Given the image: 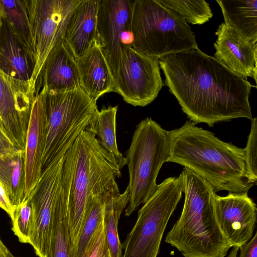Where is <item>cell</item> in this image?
Returning <instances> with one entry per match:
<instances>
[{"label": "cell", "instance_id": "cell-1", "mask_svg": "<svg viewBox=\"0 0 257 257\" xmlns=\"http://www.w3.org/2000/svg\"><path fill=\"white\" fill-rule=\"evenodd\" d=\"M165 83L194 125L253 117L250 83L199 48L158 60Z\"/></svg>", "mask_w": 257, "mask_h": 257}, {"label": "cell", "instance_id": "cell-2", "mask_svg": "<svg viewBox=\"0 0 257 257\" xmlns=\"http://www.w3.org/2000/svg\"><path fill=\"white\" fill-rule=\"evenodd\" d=\"M170 151L166 162L175 163L201 177L215 192H248L244 150L223 142L212 133L187 120L169 131Z\"/></svg>", "mask_w": 257, "mask_h": 257}, {"label": "cell", "instance_id": "cell-3", "mask_svg": "<svg viewBox=\"0 0 257 257\" xmlns=\"http://www.w3.org/2000/svg\"><path fill=\"white\" fill-rule=\"evenodd\" d=\"M181 174L183 208L165 242L184 257H225L231 246L218 223L216 192L209 183L188 168L184 167Z\"/></svg>", "mask_w": 257, "mask_h": 257}, {"label": "cell", "instance_id": "cell-4", "mask_svg": "<svg viewBox=\"0 0 257 257\" xmlns=\"http://www.w3.org/2000/svg\"><path fill=\"white\" fill-rule=\"evenodd\" d=\"M72 175L68 222L72 242L77 241L86 208L94 196L120 193L116 178L122 168L114 156L100 145L96 136L84 131L69 149Z\"/></svg>", "mask_w": 257, "mask_h": 257}, {"label": "cell", "instance_id": "cell-5", "mask_svg": "<svg viewBox=\"0 0 257 257\" xmlns=\"http://www.w3.org/2000/svg\"><path fill=\"white\" fill-rule=\"evenodd\" d=\"M131 30L132 46L157 60L198 48L195 34L184 18L157 0L134 1Z\"/></svg>", "mask_w": 257, "mask_h": 257}, {"label": "cell", "instance_id": "cell-6", "mask_svg": "<svg viewBox=\"0 0 257 257\" xmlns=\"http://www.w3.org/2000/svg\"><path fill=\"white\" fill-rule=\"evenodd\" d=\"M39 93L47 119L43 171L56 158L65 155L80 134L88 129L98 110L96 102L81 88L63 92L42 89Z\"/></svg>", "mask_w": 257, "mask_h": 257}, {"label": "cell", "instance_id": "cell-7", "mask_svg": "<svg viewBox=\"0 0 257 257\" xmlns=\"http://www.w3.org/2000/svg\"><path fill=\"white\" fill-rule=\"evenodd\" d=\"M170 151L169 131L155 120L147 117L136 126L125 157L130 195L125 216L131 215L154 194L158 187L157 177Z\"/></svg>", "mask_w": 257, "mask_h": 257}, {"label": "cell", "instance_id": "cell-8", "mask_svg": "<svg viewBox=\"0 0 257 257\" xmlns=\"http://www.w3.org/2000/svg\"><path fill=\"white\" fill-rule=\"evenodd\" d=\"M183 193L181 173L158 185L139 210L136 224L122 244L121 257H157L167 223Z\"/></svg>", "mask_w": 257, "mask_h": 257}, {"label": "cell", "instance_id": "cell-9", "mask_svg": "<svg viewBox=\"0 0 257 257\" xmlns=\"http://www.w3.org/2000/svg\"><path fill=\"white\" fill-rule=\"evenodd\" d=\"M113 81L114 92L120 94L126 103L142 107L153 101L164 85L158 60L132 45L122 46Z\"/></svg>", "mask_w": 257, "mask_h": 257}, {"label": "cell", "instance_id": "cell-10", "mask_svg": "<svg viewBox=\"0 0 257 257\" xmlns=\"http://www.w3.org/2000/svg\"><path fill=\"white\" fill-rule=\"evenodd\" d=\"M81 1L27 0L35 59L32 80L36 87L47 56L64 40L69 19Z\"/></svg>", "mask_w": 257, "mask_h": 257}, {"label": "cell", "instance_id": "cell-11", "mask_svg": "<svg viewBox=\"0 0 257 257\" xmlns=\"http://www.w3.org/2000/svg\"><path fill=\"white\" fill-rule=\"evenodd\" d=\"M64 156L56 158L42 171L29 197L33 214L30 244L39 257H50L52 214L62 188Z\"/></svg>", "mask_w": 257, "mask_h": 257}, {"label": "cell", "instance_id": "cell-12", "mask_svg": "<svg viewBox=\"0 0 257 257\" xmlns=\"http://www.w3.org/2000/svg\"><path fill=\"white\" fill-rule=\"evenodd\" d=\"M36 94L34 84L13 78L0 70V119L10 139L19 149L25 150Z\"/></svg>", "mask_w": 257, "mask_h": 257}, {"label": "cell", "instance_id": "cell-13", "mask_svg": "<svg viewBox=\"0 0 257 257\" xmlns=\"http://www.w3.org/2000/svg\"><path fill=\"white\" fill-rule=\"evenodd\" d=\"M134 1L100 0L98 11L96 41L102 50L113 77L120 58L121 38L131 30Z\"/></svg>", "mask_w": 257, "mask_h": 257}, {"label": "cell", "instance_id": "cell-14", "mask_svg": "<svg viewBox=\"0 0 257 257\" xmlns=\"http://www.w3.org/2000/svg\"><path fill=\"white\" fill-rule=\"evenodd\" d=\"M215 207L220 228L231 247H239L252 237L257 208L247 192L216 194Z\"/></svg>", "mask_w": 257, "mask_h": 257}, {"label": "cell", "instance_id": "cell-15", "mask_svg": "<svg viewBox=\"0 0 257 257\" xmlns=\"http://www.w3.org/2000/svg\"><path fill=\"white\" fill-rule=\"evenodd\" d=\"M215 34L214 57L245 79L251 77L256 82L257 44L247 41L224 23L218 26Z\"/></svg>", "mask_w": 257, "mask_h": 257}, {"label": "cell", "instance_id": "cell-16", "mask_svg": "<svg viewBox=\"0 0 257 257\" xmlns=\"http://www.w3.org/2000/svg\"><path fill=\"white\" fill-rule=\"evenodd\" d=\"M47 136V119L42 95L35 96L27 128L25 160V188L24 200L37 186L42 171V161Z\"/></svg>", "mask_w": 257, "mask_h": 257}, {"label": "cell", "instance_id": "cell-17", "mask_svg": "<svg viewBox=\"0 0 257 257\" xmlns=\"http://www.w3.org/2000/svg\"><path fill=\"white\" fill-rule=\"evenodd\" d=\"M41 87L56 92L81 88L76 59L64 40L47 56L37 84L36 95Z\"/></svg>", "mask_w": 257, "mask_h": 257}, {"label": "cell", "instance_id": "cell-18", "mask_svg": "<svg viewBox=\"0 0 257 257\" xmlns=\"http://www.w3.org/2000/svg\"><path fill=\"white\" fill-rule=\"evenodd\" d=\"M76 61L80 87L91 99L114 92L112 74L96 40Z\"/></svg>", "mask_w": 257, "mask_h": 257}, {"label": "cell", "instance_id": "cell-19", "mask_svg": "<svg viewBox=\"0 0 257 257\" xmlns=\"http://www.w3.org/2000/svg\"><path fill=\"white\" fill-rule=\"evenodd\" d=\"M100 0H82L68 21L64 40L76 60L96 40Z\"/></svg>", "mask_w": 257, "mask_h": 257}, {"label": "cell", "instance_id": "cell-20", "mask_svg": "<svg viewBox=\"0 0 257 257\" xmlns=\"http://www.w3.org/2000/svg\"><path fill=\"white\" fill-rule=\"evenodd\" d=\"M35 65L30 55L16 37L5 18L0 27V70L16 79L32 80Z\"/></svg>", "mask_w": 257, "mask_h": 257}, {"label": "cell", "instance_id": "cell-21", "mask_svg": "<svg viewBox=\"0 0 257 257\" xmlns=\"http://www.w3.org/2000/svg\"><path fill=\"white\" fill-rule=\"evenodd\" d=\"M70 188V181L67 179H62V190L52 214L50 257L74 256L68 222Z\"/></svg>", "mask_w": 257, "mask_h": 257}, {"label": "cell", "instance_id": "cell-22", "mask_svg": "<svg viewBox=\"0 0 257 257\" xmlns=\"http://www.w3.org/2000/svg\"><path fill=\"white\" fill-rule=\"evenodd\" d=\"M224 23L253 44L257 42V0H216Z\"/></svg>", "mask_w": 257, "mask_h": 257}, {"label": "cell", "instance_id": "cell-23", "mask_svg": "<svg viewBox=\"0 0 257 257\" xmlns=\"http://www.w3.org/2000/svg\"><path fill=\"white\" fill-rule=\"evenodd\" d=\"M25 177V150L0 156V180L15 210L24 199Z\"/></svg>", "mask_w": 257, "mask_h": 257}, {"label": "cell", "instance_id": "cell-24", "mask_svg": "<svg viewBox=\"0 0 257 257\" xmlns=\"http://www.w3.org/2000/svg\"><path fill=\"white\" fill-rule=\"evenodd\" d=\"M130 200L129 190L107 196L105 200L103 223L107 243L111 257L122 256V244L117 230L118 220Z\"/></svg>", "mask_w": 257, "mask_h": 257}, {"label": "cell", "instance_id": "cell-25", "mask_svg": "<svg viewBox=\"0 0 257 257\" xmlns=\"http://www.w3.org/2000/svg\"><path fill=\"white\" fill-rule=\"evenodd\" d=\"M117 106L103 107L98 110L86 130L93 133L101 147L113 154L122 168L126 165L125 158L117 148L116 140V115Z\"/></svg>", "mask_w": 257, "mask_h": 257}, {"label": "cell", "instance_id": "cell-26", "mask_svg": "<svg viewBox=\"0 0 257 257\" xmlns=\"http://www.w3.org/2000/svg\"><path fill=\"white\" fill-rule=\"evenodd\" d=\"M0 3L14 34L35 62L27 0H0Z\"/></svg>", "mask_w": 257, "mask_h": 257}, {"label": "cell", "instance_id": "cell-27", "mask_svg": "<svg viewBox=\"0 0 257 257\" xmlns=\"http://www.w3.org/2000/svg\"><path fill=\"white\" fill-rule=\"evenodd\" d=\"M110 193L103 196L93 197L86 208L77 241L74 248V257H82L93 235L103 220L104 204L106 197Z\"/></svg>", "mask_w": 257, "mask_h": 257}, {"label": "cell", "instance_id": "cell-28", "mask_svg": "<svg viewBox=\"0 0 257 257\" xmlns=\"http://www.w3.org/2000/svg\"><path fill=\"white\" fill-rule=\"evenodd\" d=\"M162 5L180 14L186 22L202 25L213 17L209 4L204 0H157Z\"/></svg>", "mask_w": 257, "mask_h": 257}, {"label": "cell", "instance_id": "cell-29", "mask_svg": "<svg viewBox=\"0 0 257 257\" xmlns=\"http://www.w3.org/2000/svg\"><path fill=\"white\" fill-rule=\"evenodd\" d=\"M12 229L22 243H30L33 214L29 198L23 201L14 211Z\"/></svg>", "mask_w": 257, "mask_h": 257}, {"label": "cell", "instance_id": "cell-30", "mask_svg": "<svg viewBox=\"0 0 257 257\" xmlns=\"http://www.w3.org/2000/svg\"><path fill=\"white\" fill-rule=\"evenodd\" d=\"M251 128L246 147L244 150V162L246 169V178L252 185L256 184L257 181L256 141L257 118L251 120Z\"/></svg>", "mask_w": 257, "mask_h": 257}, {"label": "cell", "instance_id": "cell-31", "mask_svg": "<svg viewBox=\"0 0 257 257\" xmlns=\"http://www.w3.org/2000/svg\"><path fill=\"white\" fill-rule=\"evenodd\" d=\"M82 257H111L106 239L103 218Z\"/></svg>", "mask_w": 257, "mask_h": 257}, {"label": "cell", "instance_id": "cell-32", "mask_svg": "<svg viewBox=\"0 0 257 257\" xmlns=\"http://www.w3.org/2000/svg\"><path fill=\"white\" fill-rule=\"evenodd\" d=\"M17 149L9 137L0 119V156L12 153Z\"/></svg>", "mask_w": 257, "mask_h": 257}, {"label": "cell", "instance_id": "cell-33", "mask_svg": "<svg viewBox=\"0 0 257 257\" xmlns=\"http://www.w3.org/2000/svg\"><path fill=\"white\" fill-rule=\"evenodd\" d=\"M238 257H257V232L246 243L239 247Z\"/></svg>", "mask_w": 257, "mask_h": 257}, {"label": "cell", "instance_id": "cell-34", "mask_svg": "<svg viewBox=\"0 0 257 257\" xmlns=\"http://www.w3.org/2000/svg\"><path fill=\"white\" fill-rule=\"evenodd\" d=\"M0 207L5 210L11 219H13L15 209L13 208L9 200L6 190L0 180Z\"/></svg>", "mask_w": 257, "mask_h": 257}, {"label": "cell", "instance_id": "cell-35", "mask_svg": "<svg viewBox=\"0 0 257 257\" xmlns=\"http://www.w3.org/2000/svg\"><path fill=\"white\" fill-rule=\"evenodd\" d=\"M0 257H16L7 247L0 238Z\"/></svg>", "mask_w": 257, "mask_h": 257}, {"label": "cell", "instance_id": "cell-36", "mask_svg": "<svg viewBox=\"0 0 257 257\" xmlns=\"http://www.w3.org/2000/svg\"><path fill=\"white\" fill-rule=\"evenodd\" d=\"M233 248L226 257H237L239 247L236 246L232 247Z\"/></svg>", "mask_w": 257, "mask_h": 257}, {"label": "cell", "instance_id": "cell-37", "mask_svg": "<svg viewBox=\"0 0 257 257\" xmlns=\"http://www.w3.org/2000/svg\"><path fill=\"white\" fill-rule=\"evenodd\" d=\"M6 18V15L2 6L0 3V27L1 26L3 19Z\"/></svg>", "mask_w": 257, "mask_h": 257}]
</instances>
